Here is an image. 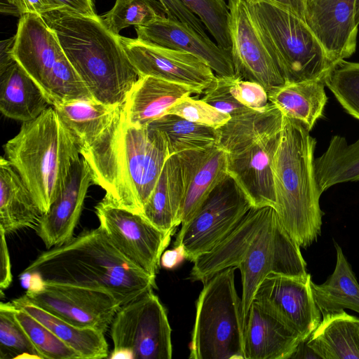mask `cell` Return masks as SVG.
I'll use <instances>...</instances> for the list:
<instances>
[{"mask_svg":"<svg viewBox=\"0 0 359 359\" xmlns=\"http://www.w3.org/2000/svg\"><path fill=\"white\" fill-rule=\"evenodd\" d=\"M306 266L300 246L282 225L276 210L252 207L222 241L194 262L189 279L205 283L226 268L238 269L245 319L256 290L267 276L306 278Z\"/></svg>","mask_w":359,"mask_h":359,"instance_id":"obj_1","label":"cell"},{"mask_svg":"<svg viewBox=\"0 0 359 359\" xmlns=\"http://www.w3.org/2000/svg\"><path fill=\"white\" fill-rule=\"evenodd\" d=\"M80 154L90 168L93 184L104 190V198L140 214L170 156L163 135L129 123L122 106L104 132Z\"/></svg>","mask_w":359,"mask_h":359,"instance_id":"obj_2","label":"cell"},{"mask_svg":"<svg viewBox=\"0 0 359 359\" xmlns=\"http://www.w3.org/2000/svg\"><path fill=\"white\" fill-rule=\"evenodd\" d=\"M28 282L104 290L124 305L156 288V277L128 261L97 228L42 252L21 274Z\"/></svg>","mask_w":359,"mask_h":359,"instance_id":"obj_3","label":"cell"},{"mask_svg":"<svg viewBox=\"0 0 359 359\" xmlns=\"http://www.w3.org/2000/svg\"><path fill=\"white\" fill-rule=\"evenodd\" d=\"M41 16L94 100L122 106L140 75L118 36L104 27L100 15L91 18L59 8Z\"/></svg>","mask_w":359,"mask_h":359,"instance_id":"obj_4","label":"cell"},{"mask_svg":"<svg viewBox=\"0 0 359 359\" xmlns=\"http://www.w3.org/2000/svg\"><path fill=\"white\" fill-rule=\"evenodd\" d=\"M310 131L303 123L284 116L272 161L275 210L282 225L304 248L320 234L323 215L313 166L316 140Z\"/></svg>","mask_w":359,"mask_h":359,"instance_id":"obj_5","label":"cell"},{"mask_svg":"<svg viewBox=\"0 0 359 359\" xmlns=\"http://www.w3.org/2000/svg\"><path fill=\"white\" fill-rule=\"evenodd\" d=\"M5 157L21 177L43 214L65 188L80 158L76 142L53 106L22 123L4 146Z\"/></svg>","mask_w":359,"mask_h":359,"instance_id":"obj_6","label":"cell"},{"mask_svg":"<svg viewBox=\"0 0 359 359\" xmlns=\"http://www.w3.org/2000/svg\"><path fill=\"white\" fill-rule=\"evenodd\" d=\"M286 83L325 78L334 64L306 22L271 0H247Z\"/></svg>","mask_w":359,"mask_h":359,"instance_id":"obj_7","label":"cell"},{"mask_svg":"<svg viewBox=\"0 0 359 359\" xmlns=\"http://www.w3.org/2000/svg\"><path fill=\"white\" fill-rule=\"evenodd\" d=\"M226 268L203 283L196 303L191 359H245L242 299L235 271Z\"/></svg>","mask_w":359,"mask_h":359,"instance_id":"obj_8","label":"cell"},{"mask_svg":"<svg viewBox=\"0 0 359 359\" xmlns=\"http://www.w3.org/2000/svg\"><path fill=\"white\" fill-rule=\"evenodd\" d=\"M114 349L109 358L170 359L172 330L153 290L122 305L110 325Z\"/></svg>","mask_w":359,"mask_h":359,"instance_id":"obj_9","label":"cell"},{"mask_svg":"<svg viewBox=\"0 0 359 359\" xmlns=\"http://www.w3.org/2000/svg\"><path fill=\"white\" fill-rule=\"evenodd\" d=\"M252 208L249 198L228 174L182 226L175 242L194 262L212 250L238 225Z\"/></svg>","mask_w":359,"mask_h":359,"instance_id":"obj_10","label":"cell"},{"mask_svg":"<svg viewBox=\"0 0 359 359\" xmlns=\"http://www.w3.org/2000/svg\"><path fill=\"white\" fill-rule=\"evenodd\" d=\"M99 226L130 262L156 277L161 257L173 232H164L141 214L119 207L105 198L95 207Z\"/></svg>","mask_w":359,"mask_h":359,"instance_id":"obj_11","label":"cell"},{"mask_svg":"<svg viewBox=\"0 0 359 359\" xmlns=\"http://www.w3.org/2000/svg\"><path fill=\"white\" fill-rule=\"evenodd\" d=\"M20 298L74 325L103 333L121 306L104 290L65 284L29 282Z\"/></svg>","mask_w":359,"mask_h":359,"instance_id":"obj_12","label":"cell"},{"mask_svg":"<svg viewBox=\"0 0 359 359\" xmlns=\"http://www.w3.org/2000/svg\"><path fill=\"white\" fill-rule=\"evenodd\" d=\"M231 55L236 75L266 92L286 83L267 49L247 0H228Z\"/></svg>","mask_w":359,"mask_h":359,"instance_id":"obj_13","label":"cell"},{"mask_svg":"<svg viewBox=\"0 0 359 359\" xmlns=\"http://www.w3.org/2000/svg\"><path fill=\"white\" fill-rule=\"evenodd\" d=\"M130 62L140 76H153L188 86L196 94L215 81L216 74L197 57L142 41L118 36Z\"/></svg>","mask_w":359,"mask_h":359,"instance_id":"obj_14","label":"cell"},{"mask_svg":"<svg viewBox=\"0 0 359 359\" xmlns=\"http://www.w3.org/2000/svg\"><path fill=\"white\" fill-rule=\"evenodd\" d=\"M311 281L309 273L306 278L270 274L257 287L253 301L306 341L322 319Z\"/></svg>","mask_w":359,"mask_h":359,"instance_id":"obj_15","label":"cell"},{"mask_svg":"<svg viewBox=\"0 0 359 359\" xmlns=\"http://www.w3.org/2000/svg\"><path fill=\"white\" fill-rule=\"evenodd\" d=\"M15 35V60L47 98L53 71L65 56L56 34L41 15L27 13L20 18Z\"/></svg>","mask_w":359,"mask_h":359,"instance_id":"obj_16","label":"cell"},{"mask_svg":"<svg viewBox=\"0 0 359 359\" xmlns=\"http://www.w3.org/2000/svg\"><path fill=\"white\" fill-rule=\"evenodd\" d=\"M304 19L334 65L354 53L355 0H307Z\"/></svg>","mask_w":359,"mask_h":359,"instance_id":"obj_17","label":"cell"},{"mask_svg":"<svg viewBox=\"0 0 359 359\" xmlns=\"http://www.w3.org/2000/svg\"><path fill=\"white\" fill-rule=\"evenodd\" d=\"M137 38L170 49L189 53L206 63L219 76H234L231 53L190 25L165 17L144 26H135Z\"/></svg>","mask_w":359,"mask_h":359,"instance_id":"obj_18","label":"cell"},{"mask_svg":"<svg viewBox=\"0 0 359 359\" xmlns=\"http://www.w3.org/2000/svg\"><path fill=\"white\" fill-rule=\"evenodd\" d=\"M91 184L93 183L90 168L81 155L65 188L34 228L46 249L63 245L73 238Z\"/></svg>","mask_w":359,"mask_h":359,"instance_id":"obj_19","label":"cell"},{"mask_svg":"<svg viewBox=\"0 0 359 359\" xmlns=\"http://www.w3.org/2000/svg\"><path fill=\"white\" fill-rule=\"evenodd\" d=\"M280 137V133L238 152L227 154L228 174L244 191L254 208L271 206L276 209L272 161Z\"/></svg>","mask_w":359,"mask_h":359,"instance_id":"obj_20","label":"cell"},{"mask_svg":"<svg viewBox=\"0 0 359 359\" xmlns=\"http://www.w3.org/2000/svg\"><path fill=\"white\" fill-rule=\"evenodd\" d=\"M176 154L184 188L180 215L182 224L194 214L210 192L228 175V156L216 143Z\"/></svg>","mask_w":359,"mask_h":359,"instance_id":"obj_21","label":"cell"},{"mask_svg":"<svg viewBox=\"0 0 359 359\" xmlns=\"http://www.w3.org/2000/svg\"><path fill=\"white\" fill-rule=\"evenodd\" d=\"M245 359H290L301 336L252 301L244 324Z\"/></svg>","mask_w":359,"mask_h":359,"instance_id":"obj_22","label":"cell"},{"mask_svg":"<svg viewBox=\"0 0 359 359\" xmlns=\"http://www.w3.org/2000/svg\"><path fill=\"white\" fill-rule=\"evenodd\" d=\"M196 94L192 88L153 76H140L122 105L126 120L145 127L167 114L179 100Z\"/></svg>","mask_w":359,"mask_h":359,"instance_id":"obj_23","label":"cell"},{"mask_svg":"<svg viewBox=\"0 0 359 359\" xmlns=\"http://www.w3.org/2000/svg\"><path fill=\"white\" fill-rule=\"evenodd\" d=\"M43 213L29 189L6 157L0 158V227L6 234L35 228Z\"/></svg>","mask_w":359,"mask_h":359,"instance_id":"obj_24","label":"cell"},{"mask_svg":"<svg viewBox=\"0 0 359 359\" xmlns=\"http://www.w3.org/2000/svg\"><path fill=\"white\" fill-rule=\"evenodd\" d=\"M184 196L180 161L177 154H172L166 159L141 215L158 229L174 232L175 228L180 224Z\"/></svg>","mask_w":359,"mask_h":359,"instance_id":"obj_25","label":"cell"},{"mask_svg":"<svg viewBox=\"0 0 359 359\" xmlns=\"http://www.w3.org/2000/svg\"><path fill=\"white\" fill-rule=\"evenodd\" d=\"M283 114L274 104L233 116L217 128L216 144L227 154L238 152L281 132Z\"/></svg>","mask_w":359,"mask_h":359,"instance_id":"obj_26","label":"cell"},{"mask_svg":"<svg viewBox=\"0 0 359 359\" xmlns=\"http://www.w3.org/2000/svg\"><path fill=\"white\" fill-rule=\"evenodd\" d=\"M50 106L44 93L17 62L0 73V111L4 116L25 123Z\"/></svg>","mask_w":359,"mask_h":359,"instance_id":"obj_27","label":"cell"},{"mask_svg":"<svg viewBox=\"0 0 359 359\" xmlns=\"http://www.w3.org/2000/svg\"><path fill=\"white\" fill-rule=\"evenodd\" d=\"M305 342L321 359H359V318L344 310L323 315Z\"/></svg>","mask_w":359,"mask_h":359,"instance_id":"obj_28","label":"cell"},{"mask_svg":"<svg viewBox=\"0 0 359 359\" xmlns=\"http://www.w3.org/2000/svg\"><path fill=\"white\" fill-rule=\"evenodd\" d=\"M325 87V78H321L287 83L267 94L269 102L285 116L303 123L311 130L327 104Z\"/></svg>","mask_w":359,"mask_h":359,"instance_id":"obj_29","label":"cell"},{"mask_svg":"<svg viewBox=\"0 0 359 359\" xmlns=\"http://www.w3.org/2000/svg\"><path fill=\"white\" fill-rule=\"evenodd\" d=\"M53 332L79 355L80 359L108 358L109 346L103 332L69 323L20 297L12 301Z\"/></svg>","mask_w":359,"mask_h":359,"instance_id":"obj_30","label":"cell"},{"mask_svg":"<svg viewBox=\"0 0 359 359\" xmlns=\"http://www.w3.org/2000/svg\"><path fill=\"white\" fill-rule=\"evenodd\" d=\"M80 149L91 145L109 126L121 106L95 100H76L53 106Z\"/></svg>","mask_w":359,"mask_h":359,"instance_id":"obj_31","label":"cell"},{"mask_svg":"<svg viewBox=\"0 0 359 359\" xmlns=\"http://www.w3.org/2000/svg\"><path fill=\"white\" fill-rule=\"evenodd\" d=\"M334 270L323 284L311 281L312 293L322 316L348 309L359 313V284L342 249L334 243Z\"/></svg>","mask_w":359,"mask_h":359,"instance_id":"obj_32","label":"cell"},{"mask_svg":"<svg viewBox=\"0 0 359 359\" xmlns=\"http://www.w3.org/2000/svg\"><path fill=\"white\" fill-rule=\"evenodd\" d=\"M313 166L322 193L337 184L359 181V138L348 144L344 137L332 136L325 151L314 158Z\"/></svg>","mask_w":359,"mask_h":359,"instance_id":"obj_33","label":"cell"},{"mask_svg":"<svg viewBox=\"0 0 359 359\" xmlns=\"http://www.w3.org/2000/svg\"><path fill=\"white\" fill-rule=\"evenodd\" d=\"M147 126L157 130L163 135L170 155L206 147L216 143L217 138L216 128L172 114H166Z\"/></svg>","mask_w":359,"mask_h":359,"instance_id":"obj_34","label":"cell"},{"mask_svg":"<svg viewBox=\"0 0 359 359\" xmlns=\"http://www.w3.org/2000/svg\"><path fill=\"white\" fill-rule=\"evenodd\" d=\"M167 17L158 0H116L108 12L100 15L104 27L113 35L130 26H144Z\"/></svg>","mask_w":359,"mask_h":359,"instance_id":"obj_35","label":"cell"},{"mask_svg":"<svg viewBox=\"0 0 359 359\" xmlns=\"http://www.w3.org/2000/svg\"><path fill=\"white\" fill-rule=\"evenodd\" d=\"M16 309L12 302L0 303V359H42L17 320Z\"/></svg>","mask_w":359,"mask_h":359,"instance_id":"obj_36","label":"cell"},{"mask_svg":"<svg viewBox=\"0 0 359 359\" xmlns=\"http://www.w3.org/2000/svg\"><path fill=\"white\" fill-rule=\"evenodd\" d=\"M325 82L344 110L359 120V62L339 61L327 73Z\"/></svg>","mask_w":359,"mask_h":359,"instance_id":"obj_37","label":"cell"},{"mask_svg":"<svg viewBox=\"0 0 359 359\" xmlns=\"http://www.w3.org/2000/svg\"><path fill=\"white\" fill-rule=\"evenodd\" d=\"M47 98L51 106L76 100H94L66 55L53 71Z\"/></svg>","mask_w":359,"mask_h":359,"instance_id":"obj_38","label":"cell"},{"mask_svg":"<svg viewBox=\"0 0 359 359\" xmlns=\"http://www.w3.org/2000/svg\"><path fill=\"white\" fill-rule=\"evenodd\" d=\"M15 316L42 359H80L75 351L22 309H16Z\"/></svg>","mask_w":359,"mask_h":359,"instance_id":"obj_39","label":"cell"},{"mask_svg":"<svg viewBox=\"0 0 359 359\" xmlns=\"http://www.w3.org/2000/svg\"><path fill=\"white\" fill-rule=\"evenodd\" d=\"M202 22L217 43L231 51L229 9L225 0H180ZM231 53V52H230Z\"/></svg>","mask_w":359,"mask_h":359,"instance_id":"obj_40","label":"cell"},{"mask_svg":"<svg viewBox=\"0 0 359 359\" xmlns=\"http://www.w3.org/2000/svg\"><path fill=\"white\" fill-rule=\"evenodd\" d=\"M180 116L189 121L218 128L231 118L201 100L190 96L176 102L167 112Z\"/></svg>","mask_w":359,"mask_h":359,"instance_id":"obj_41","label":"cell"},{"mask_svg":"<svg viewBox=\"0 0 359 359\" xmlns=\"http://www.w3.org/2000/svg\"><path fill=\"white\" fill-rule=\"evenodd\" d=\"M234 76H216L212 83L202 93L201 100L230 116L252 110L241 104L232 95L230 87Z\"/></svg>","mask_w":359,"mask_h":359,"instance_id":"obj_42","label":"cell"},{"mask_svg":"<svg viewBox=\"0 0 359 359\" xmlns=\"http://www.w3.org/2000/svg\"><path fill=\"white\" fill-rule=\"evenodd\" d=\"M234 98L245 107L252 110H262L269 106L268 94L259 83L242 79L235 76L230 87Z\"/></svg>","mask_w":359,"mask_h":359,"instance_id":"obj_43","label":"cell"},{"mask_svg":"<svg viewBox=\"0 0 359 359\" xmlns=\"http://www.w3.org/2000/svg\"><path fill=\"white\" fill-rule=\"evenodd\" d=\"M50 8L44 0H1V13L20 18L27 13L42 15Z\"/></svg>","mask_w":359,"mask_h":359,"instance_id":"obj_44","label":"cell"},{"mask_svg":"<svg viewBox=\"0 0 359 359\" xmlns=\"http://www.w3.org/2000/svg\"><path fill=\"white\" fill-rule=\"evenodd\" d=\"M165 9L167 17L187 23L194 29L201 25L200 19L180 0H158Z\"/></svg>","mask_w":359,"mask_h":359,"instance_id":"obj_45","label":"cell"},{"mask_svg":"<svg viewBox=\"0 0 359 359\" xmlns=\"http://www.w3.org/2000/svg\"><path fill=\"white\" fill-rule=\"evenodd\" d=\"M50 11L67 8L80 15L97 18L93 0H44Z\"/></svg>","mask_w":359,"mask_h":359,"instance_id":"obj_46","label":"cell"},{"mask_svg":"<svg viewBox=\"0 0 359 359\" xmlns=\"http://www.w3.org/2000/svg\"><path fill=\"white\" fill-rule=\"evenodd\" d=\"M0 289L8 288L12 283L11 263L4 230L0 227Z\"/></svg>","mask_w":359,"mask_h":359,"instance_id":"obj_47","label":"cell"},{"mask_svg":"<svg viewBox=\"0 0 359 359\" xmlns=\"http://www.w3.org/2000/svg\"><path fill=\"white\" fill-rule=\"evenodd\" d=\"M186 259L185 251L182 246L175 245L172 250H167L161 255V266L166 269H173Z\"/></svg>","mask_w":359,"mask_h":359,"instance_id":"obj_48","label":"cell"},{"mask_svg":"<svg viewBox=\"0 0 359 359\" xmlns=\"http://www.w3.org/2000/svg\"><path fill=\"white\" fill-rule=\"evenodd\" d=\"M15 35L1 41L0 43V73L6 70L16 61L13 57V47Z\"/></svg>","mask_w":359,"mask_h":359,"instance_id":"obj_49","label":"cell"},{"mask_svg":"<svg viewBox=\"0 0 359 359\" xmlns=\"http://www.w3.org/2000/svg\"><path fill=\"white\" fill-rule=\"evenodd\" d=\"M282 6L286 8L290 11L305 21L304 12L307 0H271Z\"/></svg>","mask_w":359,"mask_h":359,"instance_id":"obj_50","label":"cell"},{"mask_svg":"<svg viewBox=\"0 0 359 359\" xmlns=\"http://www.w3.org/2000/svg\"><path fill=\"white\" fill-rule=\"evenodd\" d=\"M355 22L359 25V0H355Z\"/></svg>","mask_w":359,"mask_h":359,"instance_id":"obj_51","label":"cell"}]
</instances>
